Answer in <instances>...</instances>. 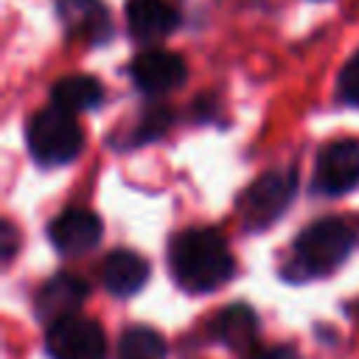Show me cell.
<instances>
[{
	"instance_id": "obj_3",
	"label": "cell",
	"mask_w": 359,
	"mask_h": 359,
	"mask_svg": "<svg viewBox=\"0 0 359 359\" xmlns=\"http://www.w3.org/2000/svg\"><path fill=\"white\" fill-rule=\"evenodd\" d=\"M351 244H353L351 227L337 216H325V219L311 222L297 236L294 258H297L300 269L320 275V272H331L337 264H342Z\"/></svg>"
},
{
	"instance_id": "obj_7",
	"label": "cell",
	"mask_w": 359,
	"mask_h": 359,
	"mask_svg": "<svg viewBox=\"0 0 359 359\" xmlns=\"http://www.w3.org/2000/svg\"><path fill=\"white\" fill-rule=\"evenodd\" d=\"M185 73L188 70H185L182 56H177L171 50H163V48L143 50L132 62V79L149 95H163L174 87H180L185 81Z\"/></svg>"
},
{
	"instance_id": "obj_9",
	"label": "cell",
	"mask_w": 359,
	"mask_h": 359,
	"mask_svg": "<svg viewBox=\"0 0 359 359\" xmlns=\"http://www.w3.org/2000/svg\"><path fill=\"white\" fill-rule=\"evenodd\" d=\"M87 283L79 275H67L59 272L53 275L39 292H36V314L39 320H48L50 325L76 314V309H81V303L87 300Z\"/></svg>"
},
{
	"instance_id": "obj_11",
	"label": "cell",
	"mask_w": 359,
	"mask_h": 359,
	"mask_svg": "<svg viewBox=\"0 0 359 359\" xmlns=\"http://www.w3.org/2000/svg\"><path fill=\"white\" fill-rule=\"evenodd\" d=\"M149 280V264L143 255L132 252V250H115L104 258L101 266V283L107 292L118 294V297H129L135 292H140Z\"/></svg>"
},
{
	"instance_id": "obj_5",
	"label": "cell",
	"mask_w": 359,
	"mask_h": 359,
	"mask_svg": "<svg viewBox=\"0 0 359 359\" xmlns=\"http://www.w3.org/2000/svg\"><path fill=\"white\" fill-rule=\"evenodd\" d=\"M294 194V174L292 171H269L252 182L244 196V222L250 227L272 224L289 205Z\"/></svg>"
},
{
	"instance_id": "obj_17",
	"label": "cell",
	"mask_w": 359,
	"mask_h": 359,
	"mask_svg": "<svg viewBox=\"0 0 359 359\" xmlns=\"http://www.w3.org/2000/svg\"><path fill=\"white\" fill-rule=\"evenodd\" d=\"M247 359H297V353L286 345H278V348H261V351H252Z\"/></svg>"
},
{
	"instance_id": "obj_6",
	"label": "cell",
	"mask_w": 359,
	"mask_h": 359,
	"mask_svg": "<svg viewBox=\"0 0 359 359\" xmlns=\"http://www.w3.org/2000/svg\"><path fill=\"white\" fill-rule=\"evenodd\" d=\"M314 185L323 194H345L359 185V140L342 137L328 143L314 168Z\"/></svg>"
},
{
	"instance_id": "obj_1",
	"label": "cell",
	"mask_w": 359,
	"mask_h": 359,
	"mask_svg": "<svg viewBox=\"0 0 359 359\" xmlns=\"http://www.w3.org/2000/svg\"><path fill=\"white\" fill-rule=\"evenodd\" d=\"M168 264H171L174 280L194 294L219 289L233 278V269H236L227 241L216 230H205V227L180 233L171 241Z\"/></svg>"
},
{
	"instance_id": "obj_10",
	"label": "cell",
	"mask_w": 359,
	"mask_h": 359,
	"mask_svg": "<svg viewBox=\"0 0 359 359\" xmlns=\"http://www.w3.org/2000/svg\"><path fill=\"white\" fill-rule=\"evenodd\" d=\"M126 25L137 42L154 45L177 28V11L165 0H129L126 3Z\"/></svg>"
},
{
	"instance_id": "obj_16",
	"label": "cell",
	"mask_w": 359,
	"mask_h": 359,
	"mask_svg": "<svg viewBox=\"0 0 359 359\" xmlns=\"http://www.w3.org/2000/svg\"><path fill=\"white\" fill-rule=\"evenodd\" d=\"M339 95L348 104L359 107V53L353 59H348V65L339 73Z\"/></svg>"
},
{
	"instance_id": "obj_13",
	"label": "cell",
	"mask_w": 359,
	"mask_h": 359,
	"mask_svg": "<svg viewBox=\"0 0 359 359\" xmlns=\"http://www.w3.org/2000/svg\"><path fill=\"white\" fill-rule=\"evenodd\" d=\"M59 17L67 31L81 34L90 42H101L109 34V20L98 0H59Z\"/></svg>"
},
{
	"instance_id": "obj_18",
	"label": "cell",
	"mask_w": 359,
	"mask_h": 359,
	"mask_svg": "<svg viewBox=\"0 0 359 359\" xmlns=\"http://www.w3.org/2000/svg\"><path fill=\"white\" fill-rule=\"evenodd\" d=\"M3 241H0V247H3V255L6 258H11L14 255V250H17V230H14V224L11 222H3Z\"/></svg>"
},
{
	"instance_id": "obj_15",
	"label": "cell",
	"mask_w": 359,
	"mask_h": 359,
	"mask_svg": "<svg viewBox=\"0 0 359 359\" xmlns=\"http://www.w3.org/2000/svg\"><path fill=\"white\" fill-rule=\"evenodd\" d=\"M163 356H165V339L149 325L126 328L118 339V359H163Z\"/></svg>"
},
{
	"instance_id": "obj_14",
	"label": "cell",
	"mask_w": 359,
	"mask_h": 359,
	"mask_svg": "<svg viewBox=\"0 0 359 359\" xmlns=\"http://www.w3.org/2000/svg\"><path fill=\"white\" fill-rule=\"evenodd\" d=\"M50 98H53V107L76 115V112H84V109H95L104 98V87L93 76H81V73L79 76H65L53 84Z\"/></svg>"
},
{
	"instance_id": "obj_2",
	"label": "cell",
	"mask_w": 359,
	"mask_h": 359,
	"mask_svg": "<svg viewBox=\"0 0 359 359\" xmlns=\"http://www.w3.org/2000/svg\"><path fill=\"white\" fill-rule=\"evenodd\" d=\"M81 146H84V135L73 112L48 107L39 109L28 123V149L45 165L70 163L81 151Z\"/></svg>"
},
{
	"instance_id": "obj_8",
	"label": "cell",
	"mask_w": 359,
	"mask_h": 359,
	"mask_svg": "<svg viewBox=\"0 0 359 359\" xmlns=\"http://www.w3.org/2000/svg\"><path fill=\"white\" fill-rule=\"evenodd\" d=\"M101 233H104L101 219L84 208H73V210L59 213L48 230L50 244L65 255H81V252L93 250L101 241Z\"/></svg>"
},
{
	"instance_id": "obj_4",
	"label": "cell",
	"mask_w": 359,
	"mask_h": 359,
	"mask_svg": "<svg viewBox=\"0 0 359 359\" xmlns=\"http://www.w3.org/2000/svg\"><path fill=\"white\" fill-rule=\"evenodd\" d=\"M45 345L50 359H107L104 328L81 314H70L53 323Z\"/></svg>"
},
{
	"instance_id": "obj_12",
	"label": "cell",
	"mask_w": 359,
	"mask_h": 359,
	"mask_svg": "<svg viewBox=\"0 0 359 359\" xmlns=\"http://www.w3.org/2000/svg\"><path fill=\"white\" fill-rule=\"evenodd\" d=\"M216 337L227 348H233L238 353H250L258 339V320H255L252 309L244 303H233V306L222 309L216 317Z\"/></svg>"
}]
</instances>
